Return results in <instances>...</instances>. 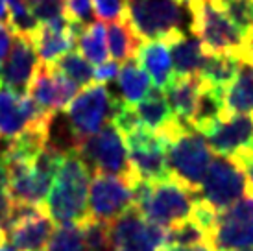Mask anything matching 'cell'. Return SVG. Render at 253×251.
Returning a JSON list of instances; mask_svg holds the SVG:
<instances>
[{"label": "cell", "instance_id": "obj_3", "mask_svg": "<svg viewBox=\"0 0 253 251\" xmlns=\"http://www.w3.org/2000/svg\"><path fill=\"white\" fill-rule=\"evenodd\" d=\"M190 11V30L205 54H231L242 63H252L250 41L224 11L222 0H187Z\"/></svg>", "mask_w": 253, "mask_h": 251}, {"label": "cell", "instance_id": "obj_39", "mask_svg": "<svg viewBox=\"0 0 253 251\" xmlns=\"http://www.w3.org/2000/svg\"><path fill=\"white\" fill-rule=\"evenodd\" d=\"M161 251H214V250H212V246L209 242H205V244H198V246H167Z\"/></svg>", "mask_w": 253, "mask_h": 251}, {"label": "cell", "instance_id": "obj_12", "mask_svg": "<svg viewBox=\"0 0 253 251\" xmlns=\"http://www.w3.org/2000/svg\"><path fill=\"white\" fill-rule=\"evenodd\" d=\"M80 85L61 74L54 65L41 63L28 87V94L41 109L48 113L65 111L74 96L80 92Z\"/></svg>", "mask_w": 253, "mask_h": 251}, {"label": "cell", "instance_id": "obj_42", "mask_svg": "<svg viewBox=\"0 0 253 251\" xmlns=\"http://www.w3.org/2000/svg\"><path fill=\"white\" fill-rule=\"evenodd\" d=\"M6 238V235H4V229H2V225H0V240H4Z\"/></svg>", "mask_w": 253, "mask_h": 251}, {"label": "cell", "instance_id": "obj_6", "mask_svg": "<svg viewBox=\"0 0 253 251\" xmlns=\"http://www.w3.org/2000/svg\"><path fill=\"white\" fill-rule=\"evenodd\" d=\"M117 102L119 100L113 96L106 84H91L82 92H78L65 111L67 122L71 124L80 142L98 133L107 122H111Z\"/></svg>", "mask_w": 253, "mask_h": 251}, {"label": "cell", "instance_id": "obj_43", "mask_svg": "<svg viewBox=\"0 0 253 251\" xmlns=\"http://www.w3.org/2000/svg\"><path fill=\"white\" fill-rule=\"evenodd\" d=\"M2 63H4V61H2V59H0V72H2Z\"/></svg>", "mask_w": 253, "mask_h": 251}, {"label": "cell", "instance_id": "obj_35", "mask_svg": "<svg viewBox=\"0 0 253 251\" xmlns=\"http://www.w3.org/2000/svg\"><path fill=\"white\" fill-rule=\"evenodd\" d=\"M119 70L120 67L117 61L100 63L94 67V80H96V84H107V82H111L119 76Z\"/></svg>", "mask_w": 253, "mask_h": 251}, {"label": "cell", "instance_id": "obj_8", "mask_svg": "<svg viewBox=\"0 0 253 251\" xmlns=\"http://www.w3.org/2000/svg\"><path fill=\"white\" fill-rule=\"evenodd\" d=\"M127 22L141 41L163 39L181 32L183 9L176 0H133Z\"/></svg>", "mask_w": 253, "mask_h": 251}, {"label": "cell", "instance_id": "obj_4", "mask_svg": "<svg viewBox=\"0 0 253 251\" xmlns=\"http://www.w3.org/2000/svg\"><path fill=\"white\" fill-rule=\"evenodd\" d=\"M212 157L214 152L211 150L207 139L196 129L181 127L169 140L167 165L170 174L192 190L200 188Z\"/></svg>", "mask_w": 253, "mask_h": 251}, {"label": "cell", "instance_id": "obj_30", "mask_svg": "<svg viewBox=\"0 0 253 251\" xmlns=\"http://www.w3.org/2000/svg\"><path fill=\"white\" fill-rule=\"evenodd\" d=\"M224 11L248 41L253 37V0H222Z\"/></svg>", "mask_w": 253, "mask_h": 251}, {"label": "cell", "instance_id": "obj_22", "mask_svg": "<svg viewBox=\"0 0 253 251\" xmlns=\"http://www.w3.org/2000/svg\"><path fill=\"white\" fill-rule=\"evenodd\" d=\"M117 80H119L120 94H122L120 100L127 105H137L152 91V80L146 70L141 67V63L137 61V57L127 59L120 67Z\"/></svg>", "mask_w": 253, "mask_h": 251}, {"label": "cell", "instance_id": "obj_2", "mask_svg": "<svg viewBox=\"0 0 253 251\" xmlns=\"http://www.w3.org/2000/svg\"><path fill=\"white\" fill-rule=\"evenodd\" d=\"M198 200L196 190L174 175L157 181H137L133 187V205L148 222L161 227H174L189 220Z\"/></svg>", "mask_w": 253, "mask_h": 251}, {"label": "cell", "instance_id": "obj_41", "mask_svg": "<svg viewBox=\"0 0 253 251\" xmlns=\"http://www.w3.org/2000/svg\"><path fill=\"white\" fill-rule=\"evenodd\" d=\"M0 251H19V250L7 238H4V240H0Z\"/></svg>", "mask_w": 253, "mask_h": 251}, {"label": "cell", "instance_id": "obj_29", "mask_svg": "<svg viewBox=\"0 0 253 251\" xmlns=\"http://www.w3.org/2000/svg\"><path fill=\"white\" fill-rule=\"evenodd\" d=\"M205 242H209V233L192 218L170 227L167 235V246H198Z\"/></svg>", "mask_w": 253, "mask_h": 251}, {"label": "cell", "instance_id": "obj_27", "mask_svg": "<svg viewBox=\"0 0 253 251\" xmlns=\"http://www.w3.org/2000/svg\"><path fill=\"white\" fill-rule=\"evenodd\" d=\"M54 67L61 74L71 78L72 82H76L80 87H87L94 80V67H92V63L87 61L78 50L67 52L65 56H61L54 63Z\"/></svg>", "mask_w": 253, "mask_h": 251}, {"label": "cell", "instance_id": "obj_17", "mask_svg": "<svg viewBox=\"0 0 253 251\" xmlns=\"http://www.w3.org/2000/svg\"><path fill=\"white\" fill-rule=\"evenodd\" d=\"M135 113L144 127L155 133H161L167 139H170L183 126L176 120L165 92L159 89H152L144 100L135 105Z\"/></svg>", "mask_w": 253, "mask_h": 251}, {"label": "cell", "instance_id": "obj_45", "mask_svg": "<svg viewBox=\"0 0 253 251\" xmlns=\"http://www.w3.org/2000/svg\"><path fill=\"white\" fill-rule=\"evenodd\" d=\"M250 41H253V37H252V39H250Z\"/></svg>", "mask_w": 253, "mask_h": 251}, {"label": "cell", "instance_id": "obj_11", "mask_svg": "<svg viewBox=\"0 0 253 251\" xmlns=\"http://www.w3.org/2000/svg\"><path fill=\"white\" fill-rule=\"evenodd\" d=\"M56 113L41 109L28 92H19L0 85V137L15 139L32 126L48 124Z\"/></svg>", "mask_w": 253, "mask_h": 251}, {"label": "cell", "instance_id": "obj_23", "mask_svg": "<svg viewBox=\"0 0 253 251\" xmlns=\"http://www.w3.org/2000/svg\"><path fill=\"white\" fill-rule=\"evenodd\" d=\"M225 115H253V65L242 63L224 94Z\"/></svg>", "mask_w": 253, "mask_h": 251}, {"label": "cell", "instance_id": "obj_20", "mask_svg": "<svg viewBox=\"0 0 253 251\" xmlns=\"http://www.w3.org/2000/svg\"><path fill=\"white\" fill-rule=\"evenodd\" d=\"M202 80V78H200ZM225 91L211 87L202 80L200 87V96H198L196 111L190 119V127L196 129L202 135H207L212 127L225 117V104H224Z\"/></svg>", "mask_w": 253, "mask_h": 251}, {"label": "cell", "instance_id": "obj_33", "mask_svg": "<svg viewBox=\"0 0 253 251\" xmlns=\"http://www.w3.org/2000/svg\"><path fill=\"white\" fill-rule=\"evenodd\" d=\"M92 9L100 21L126 22L129 4L127 0H92Z\"/></svg>", "mask_w": 253, "mask_h": 251}, {"label": "cell", "instance_id": "obj_24", "mask_svg": "<svg viewBox=\"0 0 253 251\" xmlns=\"http://www.w3.org/2000/svg\"><path fill=\"white\" fill-rule=\"evenodd\" d=\"M240 65H242V61L231 54H207L204 67H202L198 76L211 87L225 91L235 82V78L240 70Z\"/></svg>", "mask_w": 253, "mask_h": 251}, {"label": "cell", "instance_id": "obj_21", "mask_svg": "<svg viewBox=\"0 0 253 251\" xmlns=\"http://www.w3.org/2000/svg\"><path fill=\"white\" fill-rule=\"evenodd\" d=\"M214 251H237L253 248V222L246 220H216L209 235Z\"/></svg>", "mask_w": 253, "mask_h": 251}, {"label": "cell", "instance_id": "obj_14", "mask_svg": "<svg viewBox=\"0 0 253 251\" xmlns=\"http://www.w3.org/2000/svg\"><path fill=\"white\" fill-rule=\"evenodd\" d=\"M205 139L216 155L244 154L253 144V115H225Z\"/></svg>", "mask_w": 253, "mask_h": 251}, {"label": "cell", "instance_id": "obj_36", "mask_svg": "<svg viewBox=\"0 0 253 251\" xmlns=\"http://www.w3.org/2000/svg\"><path fill=\"white\" fill-rule=\"evenodd\" d=\"M233 159L237 161L240 167L244 168V172H246V179H248V192L253 194V154L248 150V152H244V154L235 155Z\"/></svg>", "mask_w": 253, "mask_h": 251}, {"label": "cell", "instance_id": "obj_34", "mask_svg": "<svg viewBox=\"0 0 253 251\" xmlns=\"http://www.w3.org/2000/svg\"><path fill=\"white\" fill-rule=\"evenodd\" d=\"M218 220H246L253 222V194L240 198L227 209L218 210Z\"/></svg>", "mask_w": 253, "mask_h": 251}, {"label": "cell", "instance_id": "obj_13", "mask_svg": "<svg viewBox=\"0 0 253 251\" xmlns=\"http://www.w3.org/2000/svg\"><path fill=\"white\" fill-rule=\"evenodd\" d=\"M39 56L34 46V41L28 35L13 34V42L9 48V56L6 63H2L0 72V85H4L11 91L24 94L39 69Z\"/></svg>", "mask_w": 253, "mask_h": 251}, {"label": "cell", "instance_id": "obj_9", "mask_svg": "<svg viewBox=\"0 0 253 251\" xmlns=\"http://www.w3.org/2000/svg\"><path fill=\"white\" fill-rule=\"evenodd\" d=\"M167 235V227L148 222L135 205L109 222L111 251H161Z\"/></svg>", "mask_w": 253, "mask_h": 251}, {"label": "cell", "instance_id": "obj_15", "mask_svg": "<svg viewBox=\"0 0 253 251\" xmlns=\"http://www.w3.org/2000/svg\"><path fill=\"white\" fill-rule=\"evenodd\" d=\"M54 233V225L44 209L6 227L4 235L19 251H44Z\"/></svg>", "mask_w": 253, "mask_h": 251}, {"label": "cell", "instance_id": "obj_25", "mask_svg": "<svg viewBox=\"0 0 253 251\" xmlns=\"http://www.w3.org/2000/svg\"><path fill=\"white\" fill-rule=\"evenodd\" d=\"M107 28V44H109V54L113 61L126 63L127 59L137 56L141 39L135 34L133 28L129 26V22H109Z\"/></svg>", "mask_w": 253, "mask_h": 251}, {"label": "cell", "instance_id": "obj_37", "mask_svg": "<svg viewBox=\"0 0 253 251\" xmlns=\"http://www.w3.org/2000/svg\"><path fill=\"white\" fill-rule=\"evenodd\" d=\"M11 42H13V32L7 24L0 22V59L2 61L6 59L7 52L11 48Z\"/></svg>", "mask_w": 253, "mask_h": 251}, {"label": "cell", "instance_id": "obj_18", "mask_svg": "<svg viewBox=\"0 0 253 251\" xmlns=\"http://www.w3.org/2000/svg\"><path fill=\"white\" fill-rule=\"evenodd\" d=\"M170 56H172V65L176 76H196L204 67L205 50L196 35H187L185 32H176L170 35L169 39Z\"/></svg>", "mask_w": 253, "mask_h": 251}, {"label": "cell", "instance_id": "obj_16", "mask_svg": "<svg viewBox=\"0 0 253 251\" xmlns=\"http://www.w3.org/2000/svg\"><path fill=\"white\" fill-rule=\"evenodd\" d=\"M137 61L148 72V76L154 80L155 89L165 91L174 80V65H172V56H170L169 42L163 39H152V41H142L137 52Z\"/></svg>", "mask_w": 253, "mask_h": 251}, {"label": "cell", "instance_id": "obj_19", "mask_svg": "<svg viewBox=\"0 0 253 251\" xmlns=\"http://www.w3.org/2000/svg\"><path fill=\"white\" fill-rule=\"evenodd\" d=\"M200 87H202V80L198 74L196 76H176V80L163 91L176 120L187 127H190V119L196 111Z\"/></svg>", "mask_w": 253, "mask_h": 251}, {"label": "cell", "instance_id": "obj_44", "mask_svg": "<svg viewBox=\"0 0 253 251\" xmlns=\"http://www.w3.org/2000/svg\"><path fill=\"white\" fill-rule=\"evenodd\" d=\"M237 251H253V248H252V250H237Z\"/></svg>", "mask_w": 253, "mask_h": 251}, {"label": "cell", "instance_id": "obj_26", "mask_svg": "<svg viewBox=\"0 0 253 251\" xmlns=\"http://www.w3.org/2000/svg\"><path fill=\"white\" fill-rule=\"evenodd\" d=\"M106 34L107 28L104 26V22L94 21L91 24H85L84 30L78 35V52L92 65H100V63L107 61L109 50H107Z\"/></svg>", "mask_w": 253, "mask_h": 251}, {"label": "cell", "instance_id": "obj_40", "mask_svg": "<svg viewBox=\"0 0 253 251\" xmlns=\"http://www.w3.org/2000/svg\"><path fill=\"white\" fill-rule=\"evenodd\" d=\"M0 22H4V24L9 22V9H7L6 0H0Z\"/></svg>", "mask_w": 253, "mask_h": 251}, {"label": "cell", "instance_id": "obj_31", "mask_svg": "<svg viewBox=\"0 0 253 251\" xmlns=\"http://www.w3.org/2000/svg\"><path fill=\"white\" fill-rule=\"evenodd\" d=\"M82 227H84L85 251H111L109 223L89 216L85 222H82Z\"/></svg>", "mask_w": 253, "mask_h": 251}, {"label": "cell", "instance_id": "obj_1", "mask_svg": "<svg viewBox=\"0 0 253 251\" xmlns=\"http://www.w3.org/2000/svg\"><path fill=\"white\" fill-rule=\"evenodd\" d=\"M54 179L44 203L50 220L59 225L85 222L89 218L91 170L76 150L63 155Z\"/></svg>", "mask_w": 253, "mask_h": 251}, {"label": "cell", "instance_id": "obj_28", "mask_svg": "<svg viewBox=\"0 0 253 251\" xmlns=\"http://www.w3.org/2000/svg\"><path fill=\"white\" fill-rule=\"evenodd\" d=\"M46 251H85L82 223L59 225V229L52 233Z\"/></svg>", "mask_w": 253, "mask_h": 251}, {"label": "cell", "instance_id": "obj_32", "mask_svg": "<svg viewBox=\"0 0 253 251\" xmlns=\"http://www.w3.org/2000/svg\"><path fill=\"white\" fill-rule=\"evenodd\" d=\"M24 4L39 21V24L61 21L67 17L65 0H24Z\"/></svg>", "mask_w": 253, "mask_h": 251}, {"label": "cell", "instance_id": "obj_5", "mask_svg": "<svg viewBox=\"0 0 253 251\" xmlns=\"http://www.w3.org/2000/svg\"><path fill=\"white\" fill-rule=\"evenodd\" d=\"M76 152L94 174L120 175L137 183L129 165L124 135L113 122H107L98 133L82 140L78 144Z\"/></svg>", "mask_w": 253, "mask_h": 251}, {"label": "cell", "instance_id": "obj_7", "mask_svg": "<svg viewBox=\"0 0 253 251\" xmlns=\"http://www.w3.org/2000/svg\"><path fill=\"white\" fill-rule=\"evenodd\" d=\"M196 192L212 209L224 210L248 192L246 172L233 157L214 155Z\"/></svg>", "mask_w": 253, "mask_h": 251}, {"label": "cell", "instance_id": "obj_10", "mask_svg": "<svg viewBox=\"0 0 253 251\" xmlns=\"http://www.w3.org/2000/svg\"><path fill=\"white\" fill-rule=\"evenodd\" d=\"M135 183L109 174H94L89 185V216L113 222L133 205Z\"/></svg>", "mask_w": 253, "mask_h": 251}, {"label": "cell", "instance_id": "obj_38", "mask_svg": "<svg viewBox=\"0 0 253 251\" xmlns=\"http://www.w3.org/2000/svg\"><path fill=\"white\" fill-rule=\"evenodd\" d=\"M11 205H13V202H11V198L7 194V188L0 187V225H4V222L7 220Z\"/></svg>", "mask_w": 253, "mask_h": 251}]
</instances>
